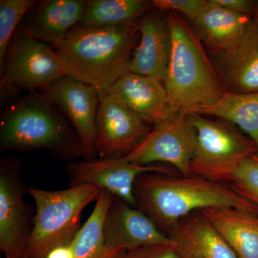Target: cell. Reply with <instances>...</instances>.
I'll use <instances>...</instances> for the list:
<instances>
[{
    "label": "cell",
    "mask_w": 258,
    "mask_h": 258,
    "mask_svg": "<svg viewBox=\"0 0 258 258\" xmlns=\"http://www.w3.org/2000/svg\"><path fill=\"white\" fill-rule=\"evenodd\" d=\"M35 0H1L0 1V71L4 69L10 42L15 29L32 9Z\"/></svg>",
    "instance_id": "24"
},
{
    "label": "cell",
    "mask_w": 258,
    "mask_h": 258,
    "mask_svg": "<svg viewBox=\"0 0 258 258\" xmlns=\"http://www.w3.org/2000/svg\"><path fill=\"white\" fill-rule=\"evenodd\" d=\"M45 258H75L72 244L56 247L49 252Z\"/></svg>",
    "instance_id": "29"
},
{
    "label": "cell",
    "mask_w": 258,
    "mask_h": 258,
    "mask_svg": "<svg viewBox=\"0 0 258 258\" xmlns=\"http://www.w3.org/2000/svg\"><path fill=\"white\" fill-rule=\"evenodd\" d=\"M27 186L21 175V159L0 161V249L6 258L26 257L27 244L35 211L24 200Z\"/></svg>",
    "instance_id": "8"
},
{
    "label": "cell",
    "mask_w": 258,
    "mask_h": 258,
    "mask_svg": "<svg viewBox=\"0 0 258 258\" xmlns=\"http://www.w3.org/2000/svg\"><path fill=\"white\" fill-rule=\"evenodd\" d=\"M45 95L32 92L5 112L0 151L47 149L61 159H83L77 134Z\"/></svg>",
    "instance_id": "4"
},
{
    "label": "cell",
    "mask_w": 258,
    "mask_h": 258,
    "mask_svg": "<svg viewBox=\"0 0 258 258\" xmlns=\"http://www.w3.org/2000/svg\"><path fill=\"white\" fill-rule=\"evenodd\" d=\"M134 195L137 208L166 235L180 220L205 209L233 208L258 215L257 205L232 185L200 176L147 173L136 181Z\"/></svg>",
    "instance_id": "1"
},
{
    "label": "cell",
    "mask_w": 258,
    "mask_h": 258,
    "mask_svg": "<svg viewBox=\"0 0 258 258\" xmlns=\"http://www.w3.org/2000/svg\"><path fill=\"white\" fill-rule=\"evenodd\" d=\"M85 0L42 2L25 30L34 38L57 50L68 35L82 21Z\"/></svg>",
    "instance_id": "18"
},
{
    "label": "cell",
    "mask_w": 258,
    "mask_h": 258,
    "mask_svg": "<svg viewBox=\"0 0 258 258\" xmlns=\"http://www.w3.org/2000/svg\"><path fill=\"white\" fill-rule=\"evenodd\" d=\"M96 128V156L101 159L125 157L152 130L113 87L100 94Z\"/></svg>",
    "instance_id": "9"
},
{
    "label": "cell",
    "mask_w": 258,
    "mask_h": 258,
    "mask_svg": "<svg viewBox=\"0 0 258 258\" xmlns=\"http://www.w3.org/2000/svg\"><path fill=\"white\" fill-rule=\"evenodd\" d=\"M217 5L237 14L252 17L254 15V0H213Z\"/></svg>",
    "instance_id": "28"
},
{
    "label": "cell",
    "mask_w": 258,
    "mask_h": 258,
    "mask_svg": "<svg viewBox=\"0 0 258 258\" xmlns=\"http://www.w3.org/2000/svg\"><path fill=\"white\" fill-rule=\"evenodd\" d=\"M153 9L146 0H90L80 25L86 28L125 26L137 23Z\"/></svg>",
    "instance_id": "23"
},
{
    "label": "cell",
    "mask_w": 258,
    "mask_h": 258,
    "mask_svg": "<svg viewBox=\"0 0 258 258\" xmlns=\"http://www.w3.org/2000/svg\"><path fill=\"white\" fill-rule=\"evenodd\" d=\"M107 247L121 252L157 244H174L139 208L113 198L105 220Z\"/></svg>",
    "instance_id": "13"
},
{
    "label": "cell",
    "mask_w": 258,
    "mask_h": 258,
    "mask_svg": "<svg viewBox=\"0 0 258 258\" xmlns=\"http://www.w3.org/2000/svg\"><path fill=\"white\" fill-rule=\"evenodd\" d=\"M192 144L191 175L230 184L237 168L257 154L256 144L235 125L196 113H186Z\"/></svg>",
    "instance_id": "6"
},
{
    "label": "cell",
    "mask_w": 258,
    "mask_h": 258,
    "mask_svg": "<svg viewBox=\"0 0 258 258\" xmlns=\"http://www.w3.org/2000/svg\"><path fill=\"white\" fill-rule=\"evenodd\" d=\"M25 258H28V257H25Z\"/></svg>",
    "instance_id": "31"
},
{
    "label": "cell",
    "mask_w": 258,
    "mask_h": 258,
    "mask_svg": "<svg viewBox=\"0 0 258 258\" xmlns=\"http://www.w3.org/2000/svg\"><path fill=\"white\" fill-rule=\"evenodd\" d=\"M171 49L167 13L153 8L139 21V39L128 66L129 72L165 79Z\"/></svg>",
    "instance_id": "15"
},
{
    "label": "cell",
    "mask_w": 258,
    "mask_h": 258,
    "mask_svg": "<svg viewBox=\"0 0 258 258\" xmlns=\"http://www.w3.org/2000/svg\"><path fill=\"white\" fill-rule=\"evenodd\" d=\"M184 113H174L154 125L145 139L123 160L138 165L164 163L182 176L191 175L192 144Z\"/></svg>",
    "instance_id": "11"
},
{
    "label": "cell",
    "mask_w": 258,
    "mask_h": 258,
    "mask_svg": "<svg viewBox=\"0 0 258 258\" xmlns=\"http://www.w3.org/2000/svg\"><path fill=\"white\" fill-rule=\"evenodd\" d=\"M254 11L253 16L252 17L258 20V0H254Z\"/></svg>",
    "instance_id": "30"
},
{
    "label": "cell",
    "mask_w": 258,
    "mask_h": 258,
    "mask_svg": "<svg viewBox=\"0 0 258 258\" xmlns=\"http://www.w3.org/2000/svg\"><path fill=\"white\" fill-rule=\"evenodd\" d=\"M166 13L171 49L164 84L171 113H195L227 91L190 22L174 12Z\"/></svg>",
    "instance_id": "2"
},
{
    "label": "cell",
    "mask_w": 258,
    "mask_h": 258,
    "mask_svg": "<svg viewBox=\"0 0 258 258\" xmlns=\"http://www.w3.org/2000/svg\"><path fill=\"white\" fill-rule=\"evenodd\" d=\"M112 87L134 113L152 127L174 114L161 80L128 71Z\"/></svg>",
    "instance_id": "16"
},
{
    "label": "cell",
    "mask_w": 258,
    "mask_h": 258,
    "mask_svg": "<svg viewBox=\"0 0 258 258\" xmlns=\"http://www.w3.org/2000/svg\"><path fill=\"white\" fill-rule=\"evenodd\" d=\"M195 113L215 117L238 127L256 144L258 155V92H227L216 103Z\"/></svg>",
    "instance_id": "21"
},
{
    "label": "cell",
    "mask_w": 258,
    "mask_h": 258,
    "mask_svg": "<svg viewBox=\"0 0 258 258\" xmlns=\"http://www.w3.org/2000/svg\"><path fill=\"white\" fill-rule=\"evenodd\" d=\"M42 94L64 112L83 148V160L96 159V120L100 93L92 85L64 76L43 89Z\"/></svg>",
    "instance_id": "12"
},
{
    "label": "cell",
    "mask_w": 258,
    "mask_h": 258,
    "mask_svg": "<svg viewBox=\"0 0 258 258\" xmlns=\"http://www.w3.org/2000/svg\"><path fill=\"white\" fill-rule=\"evenodd\" d=\"M113 199L101 190L91 215L71 243L75 258H118L122 253L108 248L105 240V220Z\"/></svg>",
    "instance_id": "22"
},
{
    "label": "cell",
    "mask_w": 258,
    "mask_h": 258,
    "mask_svg": "<svg viewBox=\"0 0 258 258\" xmlns=\"http://www.w3.org/2000/svg\"><path fill=\"white\" fill-rule=\"evenodd\" d=\"M252 18L208 0L201 14L190 23L209 55H212L233 45L242 36Z\"/></svg>",
    "instance_id": "19"
},
{
    "label": "cell",
    "mask_w": 258,
    "mask_h": 258,
    "mask_svg": "<svg viewBox=\"0 0 258 258\" xmlns=\"http://www.w3.org/2000/svg\"><path fill=\"white\" fill-rule=\"evenodd\" d=\"M66 170L70 186L93 185L134 208H137L134 187L139 176L147 173L175 175V169L171 166L138 165L127 162L121 158L70 161Z\"/></svg>",
    "instance_id": "10"
},
{
    "label": "cell",
    "mask_w": 258,
    "mask_h": 258,
    "mask_svg": "<svg viewBox=\"0 0 258 258\" xmlns=\"http://www.w3.org/2000/svg\"><path fill=\"white\" fill-rule=\"evenodd\" d=\"M182 258H238L213 226L198 212L176 222L167 232Z\"/></svg>",
    "instance_id": "17"
},
{
    "label": "cell",
    "mask_w": 258,
    "mask_h": 258,
    "mask_svg": "<svg viewBox=\"0 0 258 258\" xmlns=\"http://www.w3.org/2000/svg\"><path fill=\"white\" fill-rule=\"evenodd\" d=\"M101 189L91 184H79L58 191L27 186L35 203L31 234L26 257L45 258L52 249L72 243L81 228V215L90 204L96 203Z\"/></svg>",
    "instance_id": "5"
},
{
    "label": "cell",
    "mask_w": 258,
    "mask_h": 258,
    "mask_svg": "<svg viewBox=\"0 0 258 258\" xmlns=\"http://www.w3.org/2000/svg\"><path fill=\"white\" fill-rule=\"evenodd\" d=\"M230 185L258 206V155L253 154L237 168Z\"/></svg>",
    "instance_id": "25"
},
{
    "label": "cell",
    "mask_w": 258,
    "mask_h": 258,
    "mask_svg": "<svg viewBox=\"0 0 258 258\" xmlns=\"http://www.w3.org/2000/svg\"><path fill=\"white\" fill-rule=\"evenodd\" d=\"M153 8L174 12L192 23L208 4V0H153Z\"/></svg>",
    "instance_id": "26"
},
{
    "label": "cell",
    "mask_w": 258,
    "mask_h": 258,
    "mask_svg": "<svg viewBox=\"0 0 258 258\" xmlns=\"http://www.w3.org/2000/svg\"><path fill=\"white\" fill-rule=\"evenodd\" d=\"M139 21L125 26H76L56 50L71 77L92 85L100 94L111 88L128 71L139 41Z\"/></svg>",
    "instance_id": "3"
},
{
    "label": "cell",
    "mask_w": 258,
    "mask_h": 258,
    "mask_svg": "<svg viewBox=\"0 0 258 258\" xmlns=\"http://www.w3.org/2000/svg\"><path fill=\"white\" fill-rule=\"evenodd\" d=\"M64 76L71 77V73L57 50L21 29L10 42L1 73V92L43 90Z\"/></svg>",
    "instance_id": "7"
},
{
    "label": "cell",
    "mask_w": 258,
    "mask_h": 258,
    "mask_svg": "<svg viewBox=\"0 0 258 258\" xmlns=\"http://www.w3.org/2000/svg\"><path fill=\"white\" fill-rule=\"evenodd\" d=\"M118 258H182L174 244H157L125 251Z\"/></svg>",
    "instance_id": "27"
},
{
    "label": "cell",
    "mask_w": 258,
    "mask_h": 258,
    "mask_svg": "<svg viewBox=\"0 0 258 258\" xmlns=\"http://www.w3.org/2000/svg\"><path fill=\"white\" fill-rule=\"evenodd\" d=\"M223 237L238 258H258V215L237 209L198 211Z\"/></svg>",
    "instance_id": "20"
},
{
    "label": "cell",
    "mask_w": 258,
    "mask_h": 258,
    "mask_svg": "<svg viewBox=\"0 0 258 258\" xmlns=\"http://www.w3.org/2000/svg\"><path fill=\"white\" fill-rule=\"evenodd\" d=\"M227 92H258V20L252 17L242 36L233 45L210 55Z\"/></svg>",
    "instance_id": "14"
}]
</instances>
